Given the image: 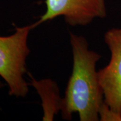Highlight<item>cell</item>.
<instances>
[{
	"label": "cell",
	"mask_w": 121,
	"mask_h": 121,
	"mask_svg": "<svg viewBox=\"0 0 121 121\" xmlns=\"http://www.w3.org/2000/svg\"><path fill=\"white\" fill-rule=\"evenodd\" d=\"M4 86V84L3 83L1 82H0V88H1V87H3Z\"/></svg>",
	"instance_id": "cell-6"
},
{
	"label": "cell",
	"mask_w": 121,
	"mask_h": 121,
	"mask_svg": "<svg viewBox=\"0 0 121 121\" xmlns=\"http://www.w3.org/2000/svg\"><path fill=\"white\" fill-rule=\"evenodd\" d=\"M30 84L36 90L42 99L43 121H52L54 115L60 110L62 98L59 97L56 83L51 79L36 81L32 75Z\"/></svg>",
	"instance_id": "cell-5"
},
{
	"label": "cell",
	"mask_w": 121,
	"mask_h": 121,
	"mask_svg": "<svg viewBox=\"0 0 121 121\" xmlns=\"http://www.w3.org/2000/svg\"><path fill=\"white\" fill-rule=\"evenodd\" d=\"M36 22L23 27H16L14 33L0 36V76L9 87V94L24 98L29 89L24 78L26 73V60L30 53L28 38Z\"/></svg>",
	"instance_id": "cell-2"
},
{
	"label": "cell",
	"mask_w": 121,
	"mask_h": 121,
	"mask_svg": "<svg viewBox=\"0 0 121 121\" xmlns=\"http://www.w3.org/2000/svg\"><path fill=\"white\" fill-rule=\"evenodd\" d=\"M104 41L110 51V59L98 71V78L105 104L118 121H121V28L108 30Z\"/></svg>",
	"instance_id": "cell-3"
},
{
	"label": "cell",
	"mask_w": 121,
	"mask_h": 121,
	"mask_svg": "<svg viewBox=\"0 0 121 121\" xmlns=\"http://www.w3.org/2000/svg\"><path fill=\"white\" fill-rule=\"evenodd\" d=\"M70 43L73 63L62 98L63 118L70 120L73 114L78 113L81 121H99L104 97L95 65L101 56L89 49L83 36L70 33Z\"/></svg>",
	"instance_id": "cell-1"
},
{
	"label": "cell",
	"mask_w": 121,
	"mask_h": 121,
	"mask_svg": "<svg viewBox=\"0 0 121 121\" xmlns=\"http://www.w3.org/2000/svg\"><path fill=\"white\" fill-rule=\"evenodd\" d=\"M45 4L47 9L36 22L38 26L59 16L70 26H86L106 16L105 0H45Z\"/></svg>",
	"instance_id": "cell-4"
}]
</instances>
